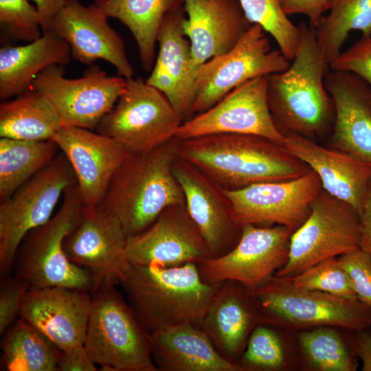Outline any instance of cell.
<instances>
[{"instance_id": "e0dca14e", "label": "cell", "mask_w": 371, "mask_h": 371, "mask_svg": "<svg viewBox=\"0 0 371 371\" xmlns=\"http://www.w3.org/2000/svg\"><path fill=\"white\" fill-rule=\"evenodd\" d=\"M130 263L175 267L212 257L185 204L166 207L142 233L127 239Z\"/></svg>"}, {"instance_id": "7a4b0ae2", "label": "cell", "mask_w": 371, "mask_h": 371, "mask_svg": "<svg viewBox=\"0 0 371 371\" xmlns=\"http://www.w3.org/2000/svg\"><path fill=\"white\" fill-rule=\"evenodd\" d=\"M300 39L287 69L267 76V101L273 121L283 133L311 138L331 131L335 109L324 78L329 66L315 29L300 22Z\"/></svg>"}, {"instance_id": "603a6c76", "label": "cell", "mask_w": 371, "mask_h": 371, "mask_svg": "<svg viewBox=\"0 0 371 371\" xmlns=\"http://www.w3.org/2000/svg\"><path fill=\"white\" fill-rule=\"evenodd\" d=\"M324 85L335 109L332 148L371 165V87L352 73L334 70Z\"/></svg>"}, {"instance_id": "ffe728a7", "label": "cell", "mask_w": 371, "mask_h": 371, "mask_svg": "<svg viewBox=\"0 0 371 371\" xmlns=\"http://www.w3.org/2000/svg\"><path fill=\"white\" fill-rule=\"evenodd\" d=\"M173 172L183 190L186 208L207 242L212 258L229 252L240 238L241 227L233 218L223 189L179 156Z\"/></svg>"}, {"instance_id": "277c9868", "label": "cell", "mask_w": 371, "mask_h": 371, "mask_svg": "<svg viewBox=\"0 0 371 371\" xmlns=\"http://www.w3.org/2000/svg\"><path fill=\"white\" fill-rule=\"evenodd\" d=\"M176 137L152 150L129 154L114 175L99 207L115 215L128 237L149 227L168 207L185 204L173 172Z\"/></svg>"}, {"instance_id": "1f68e13d", "label": "cell", "mask_w": 371, "mask_h": 371, "mask_svg": "<svg viewBox=\"0 0 371 371\" xmlns=\"http://www.w3.org/2000/svg\"><path fill=\"white\" fill-rule=\"evenodd\" d=\"M55 141L0 139V201L49 165L60 152Z\"/></svg>"}, {"instance_id": "4fadbf2b", "label": "cell", "mask_w": 371, "mask_h": 371, "mask_svg": "<svg viewBox=\"0 0 371 371\" xmlns=\"http://www.w3.org/2000/svg\"><path fill=\"white\" fill-rule=\"evenodd\" d=\"M292 234L279 225L242 226L240 238L229 252L197 264L202 280L209 284L233 280L258 289L287 262Z\"/></svg>"}, {"instance_id": "9c48e42d", "label": "cell", "mask_w": 371, "mask_h": 371, "mask_svg": "<svg viewBox=\"0 0 371 371\" xmlns=\"http://www.w3.org/2000/svg\"><path fill=\"white\" fill-rule=\"evenodd\" d=\"M183 120L168 98L142 78L126 79L124 92L95 131L120 143L129 154L146 152L177 135Z\"/></svg>"}, {"instance_id": "d4e9b609", "label": "cell", "mask_w": 371, "mask_h": 371, "mask_svg": "<svg viewBox=\"0 0 371 371\" xmlns=\"http://www.w3.org/2000/svg\"><path fill=\"white\" fill-rule=\"evenodd\" d=\"M262 323V315L254 291L242 284L221 282L199 326L218 352L236 363L254 329Z\"/></svg>"}, {"instance_id": "6da1fadb", "label": "cell", "mask_w": 371, "mask_h": 371, "mask_svg": "<svg viewBox=\"0 0 371 371\" xmlns=\"http://www.w3.org/2000/svg\"><path fill=\"white\" fill-rule=\"evenodd\" d=\"M176 142L178 156L224 190L291 180L311 170L280 144L257 135L217 133Z\"/></svg>"}, {"instance_id": "ba28073f", "label": "cell", "mask_w": 371, "mask_h": 371, "mask_svg": "<svg viewBox=\"0 0 371 371\" xmlns=\"http://www.w3.org/2000/svg\"><path fill=\"white\" fill-rule=\"evenodd\" d=\"M76 183L74 170L60 151L54 159L0 203V271L14 268L25 236L52 217L65 190Z\"/></svg>"}, {"instance_id": "2e32d148", "label": "cell", "mask_w": 371, "mask_h": 371, "mask_svg": "<svg viewBox=\"0 0 371 371\" xmlns=\"http://www.w3.org/2000/svg\"><path fill=\"white\" fill-rule=\"evenodd\" d=\"M127 239L115 215L99 206L84 207L80 221L65 240L64 249L71 262L91 273L92 293L104 284H120L130 264Z\"/></svg>"}, {"instance_id": "30bf717a", "label": "cell", "mask_w": 371, "mask_h": 371, "mask_svg": "<svg viewBox=\"0 0 371 371\" xmlns=\"http://www.w3.org/2000/svg\"><path fill=\"white\" fill-rule=\"evenodd\" d=\"M359 212L322 189L306 221L292 234L287 262L275 276L293 277L322 260L359 248Z\"/></svg>"}, {"instance_id": "8992f818", "label": "cell", "mask_w": 371, "mask_h": 371, "mask_svg": "<svg viewBox=\"0 0 371 371\" xmlns=\"http://www.w3.org/2000/svg\"><path fill=\"white\" fill-rule=\"evenodd\" d=\"M84 205L77 184L67 188L55 214L31 231L21 244L14 265L16 276L30 289L52 286L92 291L91 273L68 258L64 249L67 236L81 220Z\"/></svg>"}, {"instance_id": "bcb514c9", "label": "cell", "mask_w": 371, "mask_h": 371, "mask_svg": "<svg viewBox=\"0 0 371 371\" xmlns=\"http://www.w3.org/2000/svg\"><path fill=\"white\" fill-rule=\"evenodd\" d=\"M355 348L362 362L363 371H371V331L370 329L356 331Z\"/></svg>"}, {"instance_id": "e575fe53", "label": "cell", "mask_w": 371, "mask_h": 371, "mask_svg": "<svg viewBox=\"0 0 371 371\" xmlns=\"http://www.w3.org/2000/svg\"><path fill=\"white\" fill-rule=\"evenodd\" d=\"M315 29L317 43L330 65L341 52L349 33L359 30L371 36V0H334L329 14Z\"/></svg>"}, {"instance_id": "4dcf8cb0", "label": "cell", "mask_w": 371, "mask_h": 371, "mask_svg": "<svg viewBox=\"0 0 371 371\" xmlns=\"http://www.w3.org/2000/svg\"><path fill=\"white\" fill-rule=\"evenodd\" d=\"M51 102L32 87L0 104V137L27 141L52 139L62 128Z\"/></svg>"}, {"instance_id": "4316f807", "label": "cell", "mask_w": 371, "mask_h": 371, "mask_svg": "<svg viewBox=\"0 0 371 371\" xmlns=\"http://www.w3.org/2000/svg\"><path fill=\"white\" fill-rule=\"evenodd\" d=\"M150 334L157 371H243L225 359L194 324L170 326Z\"/></svg>"}, {"instance_id": "5b68a950", "label": "cell", "mask_w": 371, "mask_h": 371, "mask_svg": "<svg viewBox=\"0 0 371 371\" xmlns=\"http://www.w3.org/2000/svg\"><path fill=\"white\" fill-rule=\"evenodd\" d=\"M115 285L92 293L84 346L102 370L157 371L150 334Z\"/></svg>"}, {"instance_id": "3957f363", "label": "cell", "mask_w": 371, "mask_h": 371, "mask_svg": "<svg viewBox=\"0 0 371 371\" xmlns=\"http://www.w3.org/2000/svg\"><path fill=\"white\" fill-rule=\"evenodd\" d=\"M120 284L151 333L186 323L199 326L221 282H204L195 263L175 267L130 263Z\"/></svg>"}, {"instance_id": "ee69618b", "label": "cell", "mask_w": 371, "mask_h": 371, "mask_svg": "<svg viewBox=\"0 0 371 371\" xmlns=\"http://www.w3.org/2000/svg\"><path fill=\"white\" fill-rule=\"evenodd\" d=\"M359 248L371 258V181L360 212Z\"/></svg>"}, {"instance_id": "836d02e7", "label": "cell", "mask_w": 371, "mask_h": 371, "mask_svg": "<svg viewBox=\"0 0 371 371\" xmlns=\"http://www.w3.org/2000/svg\"><path fill=\"white\" fill-rule=\"evenodd\" d=\"M1 363L8 371H58L60 350L23 319L7 330Z\"/></svg>"}, {"instance_id": "52a82bcc", "label": "cell", "mask_w": 371, "mask_h": 371, "mask_svg": "<svg viewBox=\"0 0 371 371\" xmlns=\"http://www.w3.org/2000/svg\"><path fill=\"white\" fill-rule=\"evenodd\" d=\"M254 293L262 323L289 331L324 326L357 332L371 329V307L358 299L302 289L275 275Z\"/></svg>"}, {"instance_id": "d590c367", "label": "cell", "mask_w": 371, "mask_h": 371, "mask_svg": "<svg viewBox=\"0 0 371 371\" xmlns=\"http://www.w3.org/2000/svg\"><path fill=\"white\" fill-rule=\"evenodd\" d=\"M250 24L260 25L277 43L290 61L295 57L300 39V28L282 9L280 0H238Z\"/></svg>"}, {"instance_id": "f1b7e54d", "label": "cell", "mask_w": 371, "mask_h": 371, "mask_svg": "<svg viewBox=\"0 0 371 371\" xmlns=\"http://www.w3.org/2000/svg\"><path fill=\"white\" fill-rule=\"evenodd\" d=\"M353 330L330 326L293 332L300 370L355 371L359 357Z\"/></svg>"}, {"instance_id": "b9f144b4", "label": "cell", "mask_w": 371, "mask_h": 371, "mask_svg": "<svg viewBox=\"0 0 371 371\" xmlns=\"http://www.w3.org/2000/svg\"><path fill=\"white\" fill-rule=\"evenodd\" d=\"M334 0H280L284 12L288 14H304L315 27L324 13L330 10Z\"/></svg>"}, {"instance_id": "7bdbcfd3", "label": "cell", "mask_w": 371, "mask_h": 371, "mask_svg": "<svg viewBox=\"0 0 371 371\" xmlns=\"http://www.w3.org/2000/svg\"><path fill=\"white\" fill-rule=\"evenodd\" d=\"M58 371H95V363L91 359L84 344L60 351Z\"/></svg>"}, {"instance_id": "74e56055", "label": "cell", "mask_w": 371, "mask_h": 371, "mask_svg": "<svg viewBox=\"0 0 371 371\" xmlns=\"http://www.w3.org/2000/svg\"><path fill=\"white\" fill-rule=\"evenodd\" d=\"M0 27L12 37L27 43L43 35L36 8L27 0H0Z\"/></svg>"}, {"instance_id": "d6a6232c", "label": "cell", "mask_w": 371, "mask_h": 371, "mask_svg": "<svg viewBox=\"0 0 371 371\" xmlns=\"http://www.w3.org/2000/svg\"><path fill=\"white\" fill-rule=\"evenodd\" d=\"M236 364L243 371H287L300 368L293 332L260 323L251 333Z\"/></svg>"}, {"instance_id": "8fae6325", "label": "cell", "mask_w": 371, "mask_h": 371, "mask_svg": "<svg viewBox=\"0 0 371 371\" xmlns=\"http://www.w3.org/2000/svg\"><path fill=\"white\" fill-rule=\"evenodd\" d=\"M291 62L280 49H271L260 25L252 24L232 49L199 67L194 115L207 111L249 80L285 71Z\"/></svg>"}, {"instance_id": "5bb4252c", "label": "cell", "mask_w": 371, "mask_h": 371, "mask_svg": "<svg viewBox=\"0 0 371 371\" xmlns=\"http://www.w3.org/2000/svg\"><path fill=\"white\" fill-rule=\"evenodd\" d=\"M322 190L320 179L313 170L291 180L260 183L235 190L223 189L240 227L279 225L293 233L306 221L311 203Z\"/></svg>"}, {"instance_id": "8d00e7d4", "label": "cell", "mask_w": 371, "mask_h": 371, "mask_svg": "<svg viewBox=\"0 0 371 371\" xmlns=\"http://www.w3.org/2000/svg\"><path fill=\"white\" fill-rule=\"evenodd\" d=\"M287 278L295 286L339 297L358 299L350 280L337 257L322 260L300 273Z\"/></svg>"}, {"instance_id": "cb8c5ba5", "label": "cell", "mask_w": 371, "mask_h": 371, "mask_svg": "<svg viewBox=\"0 0 371 371\" xmlns=\"http://www.w3.org/2000/svg\"><path fill=\"white\" fill-rule=\"evenodd\" d=\"M181 30L188 39L192 63L199 67L232 49L251 25L238 0H183Z\"/></svg>"}, {"instance_id": "60d3db41", "label": "cell", "mask_w": 371, "mask_h": 371, "mask_svg": "<svg viewBox=\"0 0 371 371\" xmlns=\"http://www.w3.org/2000/svg\"><path fill=\"white\" fill-rule=\"evenodd\" d=\"M329 66L334 71L352 73L371 87V36L361 37Z\"/></svg>"}, {"instance_id": "7c38bea8", "label": "cell", "mask_w": 371, "mask_h": 371, "mask_svg": "<svg viewBox=\"0 0 371 371\" xmlns=\"http://www.w3.org/2000/svg\"><path fill=\"white\" fill-rule=\"evenodd\" d=\"M126 86V78L108 76L97 65H90L81 78L69 79L63 66L54 65L37 76L32 88L51 102L63 126L95 131Z\"/></svg>"}, {"instance_id": "44dd1931", "label": "cell", "mask_w": 371, "mask_h": 371, "mask_svg": "<svg viewBox=\"0 0 371 371\" xmlns=\"http://www.w3.org/2000/svg\"><path fill=\"white\" fill-rule=\"evenodd\" d=\"M91 304L87 291L60 286L30 289L19 315L63 351L84 344Z\"/></svg>"}, {"instance_id": "484cf974", "label": "cell", "mask_w": 371, "mask_h": 371, "mask_svg": "<svg viewBox=\"0 0 371 371\" xmlns=\"http://www.w3.org/2000/svg\"><path fill=\"white\" fill-rule=\"evenodd\" d=\"M281 146L318 175L322 189L350 204L360 214L371 181V165L297 133L285 134Z\"/></svg>"}, {"instance_id": "f6af8a7d", "label": "cell", "mask_w": 371, "mask_h": 371, "mask_svg": "<svg viewBox=\"0 0 371 371\" xmlns=\"http://www.w3.org/2000/svg\"><path fill=\"white\" fill-rule=\"evenodd\" d=\"M36 3L41 30L45 33L51 30L53 21L66 0H32Z\"/></svg>"}, {"instance_id": "f546056e", "label": "cell", "mask_w": 371, "mask_h": 371, "mask_svg": "<svg viewBox=\"0 0 371 371\" xmlns=\"http://www.w3.org/2000/svg\"><path fill=\"white\" fill-rule=\"evenodd\" d=\"M183 0H95L94 5L109 18H115L132 33L143 69L154 65L157 36L166 15Z\"/></svg>"}, {"instance_id": "ab89813d", "label": "cell", "mask_w": 371, "mask_h": 371, "mask_svg": "<svg viewBox=\"0 0 371 371\" xmlns=\"http://www.w3.org/2000/svg\"><path fill=\"white\" fill-rule=\"evenodd\" d=\"M30 284L22 278L4 276L0 285V333L2 335L19 315Z\"/></svg>"}, {"instance_id": "7402d4cb", "label": "cell", "mask_w": 371, "mask_h": 371, "mask_svg": "<svg viewBox=\"0 0 371 371\" xmlns=\"http://www.w3.org/2000/svg\"><path fill=\"white\" fill-rule=\"evenodd\" d=\"M183 3L169 12L160 27L159 52L146 82L161 91L183 122L194 116L195 70L190 44L181 30Z\"/></svg>"}, {"instance_id": "ac0fdd59", "label": "cell", "mask_w": 371, "mask_h": 371, "mask_svg": "<svg viewBox=\"0 0 371 371\" xmlns=\"http://www.w3.org/2000/svg\"><path fill=\"white\" fill-rule=\"evenodd\" d=\"M52 139L74 170L84 207L99 206L129 153L114 139L80 127L63 126Z\"/></svg>"}, {"instance_id": "83f0119b", "label": "cell", "mask_w": 371, "mask_h": 371, "mask_svg": "<svg viewBox=\"0 0 371 371\" xmlns=\"http://www.w3.org/2000/svg\"><path fill=\"white\" fill-rule=\"evenodd\" d=\"M71 56L68 43L52 30L27 45L1 48L0 99L5 101L30 89L42 71L69 64Z\"/></svg>"}, {"instance_id": "d6986e66", "label": "cell", "mask_w": 371, "mask_h": 371, "mask_svg": "<svg viewBox=\"0 0 371 371\" xmlns=\"http://www.w3.org/2000/svg\"><path fill=\"white\" fill-rule=\"evenodd\" d=\"M108 16L98 7L66 0L56 16L51 30L69 45L72 57L91 65L98 59L113 65L117 76L133 78L134 70L121 37L109 25Z\"/></svg>"}, {"instance_id": "f35d334b", "label": "cell", "mask_w": 371, "mask_h": 371, "mask_svg": "<svg viewBox=\"0 0 371 371\" xmlns=\"http://www.w3.org/2000/svg\"><path fill=\"white\" fill-rule=\"evenodd\" d=\"M359 300L371 307V258L360 248L337 257Z\"/></svg>"}, {"instance_id": "9a60e30c", "label": "cell", "mask_w": 371, "mask_h": 371, "mask_svg": "<svg viewBox=\"0 0 371 371\" xmlns=\"http://www.w3.org/2000/svg\"><path fill=\"white\" fill-rule=\"evenodd\" d=\"M267 76L246 81L207 111L183 122L176 137L184 139L217 133L251 134L281 145L285 135L276 125L269 108Z\"/></svg>"}]
</instances>
